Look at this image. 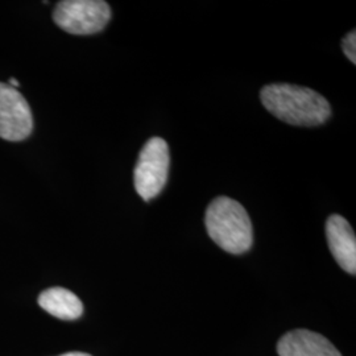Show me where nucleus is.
<instances>
[{"label":"nucleus","instance_id":"20e7f679","mask_svg":"<svg viewBox=\"0 0 356 356\" xmlns=\"http://www.w3.org/2000/svg\"><path fill=\"white\" fill-rule=\"evenodd\" d=\"M111 19V8L102 0H64L57 3L53 20L65 32L85 36L104 29Z\"/></svg>","mask_w":356,"mask_h":356},{"label":"nucleus","instance_id":"423d86ee","mask_svg":"<svg viewBox=\"0 0 356 356\" xmlns=\"http://www.w3.org/2000/svg\"><path fill=\"white\" fill-rule=\"evenodd\" d=\"M326 236L331 254L339 267L350 275L356 273V236L343 216H331L326 222Z\"/></svg>","mask_w":356,"mask_h":356},{"label":"nucleus","instance_id":"f03ea898","mask_svg":"<svg viewBox=\"0 0 356 356\" xmlns=\"http://www.w3.org/2000/svg\"><path fill=\"white\" fill-rule=\"evenodd\" d=\"M204 223L211 241L226 252L244 254L254 244V229L248 213L232 198H216L206 210Z\"/></svg>","mask_w":356,"mask_h":356},{"label":"nucleus","instance_id":"6e6552de","mask_svg":"<svg viewBox=\"0 0 356 356\" xmlns=\"http://www.w3.org/2000/svg\"><path fill=\"white\" fill-rule=\"evenodd\" d=\"M38 305L56 318L74 321L83 313V305L76 294L64 288H51L38 296Z\"/></svg>","mask_w":356,"mask_h":356},{"label":"nucleus","instance_id":"9d476101","mask_svg":"<svg viewBox=\"0 0 356 356\" xmlns=\"http://www.w3.org/2000/svg\"><path fill=\"white\" fill-rule=\"evenodd\" d=\"M61 356H91L89 354H85V353H69V354H64Z\"/></svg>","mask_w":356,"mask_h":356},{"label":"nucleus","instance_id":"f257e3e1","mask_svg":"<svg viewBox=\"0 0 356 356\" xmlns=\"http://www.w3.org/2000/svg\"><path fill=\"white\" fill-rule=\"evenodd\" d=\"M260 99L267 111L292 126L316 127L331 116L327 99L307 88L273 83L263 88Z\"/></svg>","mask_w":356,"mask_h":356},{"label":"nucleus","instance_id":"7ed1b4c3","mask_svg":"<svg viewBox=\"0 0 356 356\" xmlns=\"http://www.w3.org/2000/svg\"><path fill=\"white\" fill-rule=\"evenodd\" d=\"M170 166V153L166 141L152 138L145 143L134 172L138 194L145 202L156 198L165 188Z\"/></svg>","mask_w":356,"mask_h":356},{"label":"nucleus","instance_id":"39448f33","mask_svg":"<svg viewBox=\"0 0 356 356\" xmlns=\"http://www.w3.org/2000/svg\"><path fill=\"white\" fill-rule=\"evenodd\" d=\"M33 129V116L26 98L8 83L0 82V138L26 140Z\"/></svg>","mask_w":356,"mask_h":356},{"label":"nucleus","instance_id":"1a4fd4ad","mask_svg":"<svg viewBox=\"0 0 356 356\" xmlns=\"http://www.w3.org/2000/svg\"><path fill=\"white\" fill-rule=\"evenodd\" d=\"M342 48H343L344 54L347 56V58L356 64V32L353 31L350 32L342 41Z\"/></svg>","mask_w":356,"mask_h":356},{"label":"nucleus","instance_id":"0eeeda50","mask_svg":"<svg viewBox=\"0 0 356 356\" xmlns=\"http://www.w3.org/2000/svg\"><path fill=\"white\" fill-rule=\"evenodd\" d=\"M280 356H342L329 339L309 330H294L285 334L279 343Z\"/></svg>","mask_w":356,"mask_h":356}]
</instances>
